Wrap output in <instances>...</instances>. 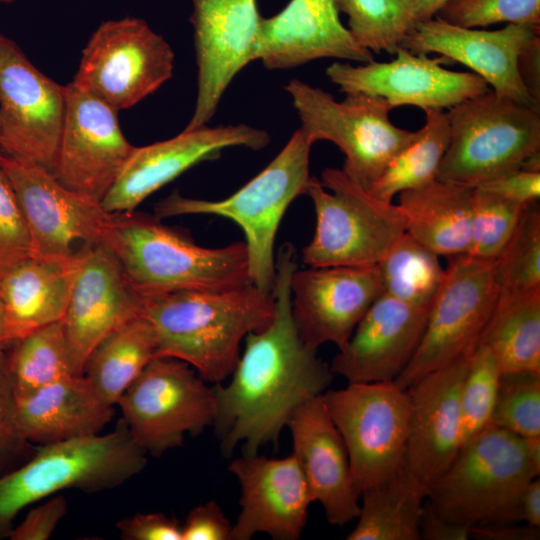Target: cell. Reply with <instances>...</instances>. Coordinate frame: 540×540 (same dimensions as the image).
<instances>
[{
  "label": "cell",
  "mask_w": 540,
  "mask_h": 540,
  "mask_svg": "<svg viewBox=\"0 0 540 540\" xmlns=\"http://www.w3.org/2000/svg\"><path fill=\"white\" fill-rule=\"evenodd\" d=\"M298 267L294 246L284 243L275 260V315L265 329L245 338V348L227 384H214L212 424L224 457L238 445L244 455L278 444L294 411L323 394L330 365L300 338L291 314L290 279Z\"/></svg>",
  "instance_id": "1"
},
{
  "label": "cell",
  "mask_w": 540,
  "mask_h": 540,
  "mask_svg": "<svg viewBox=\"0 0 540 540\" xmlns=\"http://www.w3.org/2000/svg\"><path fill=\"white\" fill-rule=\"evenodd\" d=\"M157 357L186 362L212 385L234 370L248 334L268 327L275 300L252 283L227 290H187L143 298Z\"/></svg>",
  "instance_id": "2"
},
{
  "label": "cell",
  "mask_w": 540,
  "mask_h": 540,
  "mask_svg": "<svg viewBox=\"0 0 540 540\" xmlns=\"http://www.w3.org/2000/svg\"><path fill=\"white\" fill-rule=\"evenodd\" d=\"M101 242L143 298L187 290H227L251 283L245 242L203 247L154 215L135 210L109 213Z\"/></svg>",
  "instance_id": "3"
},
{
  "label": "cell",
  "mask_w": 540,
  "mask_h": 540,
  "mask_svg": "<svg viewBox=\"0 0 540 540\" xmlns=\"http://www.w3.org/2000/svg\"><path fill=\"white\" fill-rule=\"evenodd\" d=\"M312 145L298 129L261 172L229 197L205 200L185 197L175 191L155 205L154 216L162 220L202 214L232 220L245 235L250 282L260 290L272 293L276 234L291 202L305 195L311 179Z\"/></svg>",
  "instance_id": "4"
},
{
  "label": "cell",
  "mask_w": 540,
  "mask_h": 540,
  "mask_svg": "<svg viewBox=\"0 0 540 540\" xmlns=\"http://www.w3.org/2000/svg\"><path fill=\"white\" fill-rule=\"evenodd\" d=\"M146 452L121 418L107 434L39 445L18 469L0 474V539L9 536L16 515L26 506L62 490L88 493L115 488L146 466Z\"/></svg>",
  "instance_id": "5"
},
{
  "label": "cell",
  "mask_w": 540,
  "mask_h": 540,
  "mask_svg": "<svg viewBox=\"0 0 540 540\" xmlns=\"http://www.w3.org/2000/svg\"><path fill=\"white\" fill-rule=\"evenodd\" d=\"M438 180L476 187L540 153V111L489 90L448 109Z\"/></svg>",
  "instance_id": "6"
},
{
  "label": "cell",
  "mask_w": 540,
  "mask_h": 540,
  "mask_svg": "<svg viewBox=\"0 0 540 540\" xmlns=\"http://www.w3.org/2000/svg\"><path fill=\"white\" fill-rule=\"evenodd\" d=\"M539 474L540 436L523 438L490 424L460 448L426 499L447 521L471 527Z\"/></svg>",
  "instance_id": "7"
},
{
  "label": "cell",
  "mask_w": 540,
  "mask_h": 540,
  "mask_svg": "<svg viewBox=\"0 0 540 540\" xmlns=\"http://www.w3.org/2000/svg\"><path fill=\"white\" fill-rule=\"evenodd\" d=\"M316 214L315 232L302 251L311 267L377 265L406 231L398 205L372 196L342 169L327 167L305 191Z\"/></svg>",
  "instance_id": "8"
},
{
  "label": "cell",
  "mask_w": 540,
  "mask_h": 540,
  "mask_svg": "<svg viewBox=\"0 0 540 540\" xmlns=\"http://www.w3.org/2000/svg\"><path fill=\"white\" fill-rule=\"evenodd\" d=\"M285 90L303 133L313 144L321 140L335 144L345 155L342 170L365 190L417 135L390 121L393 108L381 97L352 93L338 102L327 91L299 79L290 80Z\"/></svg>",
  "instance_id": "9"
},
{
  "label": "cell",
  "mask_w": 540,
  "mask_h": 540,
  "mask_svg": "<svg viewBox=\"0 0 540 540\" xmlns=\"http://www.w3.org/2000/svg\"><path fill=\"white\" fill-rule=\"evenodd\" d=\"M327 410L348 451L358 492L379 486L404 468L410 399L394 382L348 383L326 390Z\"/></svg>",
  "instance_id": "10"
},
{
  "label": "cell",
  "mask_w": 540,
  "mask_h": 540,
  "mask_svg": "<svg viewBox=\"0 0 540 540\" xmlns=\"http://www.w3.org/2000/svg\"><path fill=\"white\" fill-rule=\"evenodd\" d=\"M499 297L495 260L448 257L445 277L411 361L394 383L407 390L426 374L470 355Z\"/></svg>",
  "instance_id": "11"
},
{
  "label": "cell",
  "mask_w": 540,
  "mask_h": 540,
  "mask_svg": "<svg viewBox=\"0 0 540 540\" xmlns=\"http://www.w3.org/2000/svg\"><path fill=\"white\" fill-rule=\"evenodd\" d=\"M117 405L134 441L160 457L197 436L215 417L213 386L189 364L170 357L154 358L127 388Z\"/></svg>",
  "instance_id": "12"
},
{
  "label": "cell",
  "mask_w": 540,
  "mask_h": 540,
  "mask_svg": "<svg viewBox=\"0 0 540 540\" xmlns=\"http://www.w3.org/2000/svg\"><path fill=\"white\" fill-rule=\"evenodd\" d=\"M169 43L140 18L102 22L82 51L72 82L116 111L128 109L173 76Z\"/></svg>",
  "instance_id": "13"
},
{
  "label": "cell",
  "mask_w": 540,
  "mask_h": 540,
  "mask_svg": "<svg viewBox=\"0 0 540 540\" xmlns=\"http://www.w3.org/2000/svg\"><path fill=\"white\" fill-rule=\"evenodd\" d=\"M66 107V86L43 74L0 31L1 154L53 172Z\"/></svg>",
  "instance_id": "14"
},
{
  "label": "cell",
  "mask_w": 540,
  "mask_h": 540,
  "mask_svg": "<svg viewBox=\"0 0 540 540\" xmlns=\"http://www.w3.org/2000/svg\"><path fill=\"white\" fill-rule=\"evenodd\" d=\"M0 167L20 203L35 255L73 257L101 241L109 217L101 203L66 188L34 162L0 154Z\"/></svg>",
  "instance_id": "15"
},
{
  "label": "cell",
  "mask_w": 540,
  "mask_h": 540,
  "mask_svg": "<svg viewBox=\"0 0 540 540\" xmlns=\"http://www.w3.org/2000/svg\"><path fill=\"white\" fill-rule=\"evenodd\" d=\"M66 107L53 176L66 188L101 203L135 146L126 139L117 112L74 82Z\"/></svg>",
  "instance_id": "16"
},
{
  "label": "cell",
  "mask_w": 540,
  "mask_h": 540,
  "mask_svg": "<svg viewBox=\"0 0 540 540\" xmlns=\"http://www.w3.org/2000/svg\"><path fill=\"white\" fill-rule=\"evenodd\" d=\"M389 62L352 66L334 62L326 75L345 94L363 93L385 99L394 109L412 105L423 111L450 109L491 88L479 75L445 68L446 57L416 54L400 46Z\"/></svg>",
  "instance_id": "17"
},
{
  "label": "cell",
  "mask_w": 540,
  "mask_h": 540,
  "mask_svg": "<svg viewBox=\"0 0 540 540\" xmlns=\"http://www.w3.org/2000/svg\"><path fill=\"white\" fill-rule=\"evenodd\" d=\"M197 96L186 130L206 125L235 76L256 60L257 0H192Z\"/></svg>",
  "instance_id": "18"
},
{
  "label": "cell",
  "mask_w": 540,
  "mask_h": 540,
  "mask_svg": "<svg viewBox=\"0 0 540 540\" xmlns=\"http://www.w3.org/2000/svg\"><path fill=\"white\" fill-rule=\"evenodd\" d=\"M270 135L246 124L207 125L147 146L134 147L113 186L101 202L108 213L133 211L148 196L189 168L220 156L230 147L260 150Z\"/></svg>",
  "instance_id": "19"
},
{
  "label": "cell",
  "mask_w": 540,
  "mask_h": 540,
  "mask_svg": "<svg viewBox=\"0 0 540 540\" xmlns=\"http://www.w3.org/2000/svg\"><path fill=\"white\" fill-rule=\"evenodd\" d=\"M383 293L378 265L311 267L293 271L291 314L302 341L317 350L343 347Z\"/></svg>",
  "instance_id": "20"
},
{
  "label": "cell",
  "mask_w": 540,
  "mask_h": 540,
  "mask_svg": "<svg viewBox=\"0 0 540 540\" xmlns=\"http://www.w3.org/2000/svg\"><path fill=\"white\" fill-rule=\"evenodd\" d=\"M540 27L507 24L498 30L466 28L433 17L414 24L401 46L416 54L438 53L482 77L499 96L540 111L519 72L522 51L539 36Z\"/></svg>",
  "instance_id": "21"
},
{
  "label": "cell",
  "mask_w": 540,
  "mask_h": 540,
  "mask_svg": "<svg viewBox=\"0 0 540 540\" xmlns=\"http://www.w3.org/2000/svg\"><path fill=\"white\" fill-rule=\"evenodd\" d=\"M142 312L143 297L111 250L101 241L86 248L63 318L74 375H82L89 354L103 338Z\"/></svg>",
  "instance_id": "22"
},
{
  "label": "cell",
  "mask_w": 540,
  "mask_h": 540,
  "mask_svg": "<svg viewBox=\"0 0 540 540\" xmlns=\"http://www.w3.org/2000/svg\"><path fill=\"white\" fill-rule=\"evenodd\" d=\"M470 355L426 374L407 389L410 412L403 471L426 493L461 448L459 397Z\"/></svg>",
  "instance_id": "23"
},
{
  "label": "cell",
  "mask_w": 540,
  "mask_h": 540,
  "mask_svg": "<svg viewBox=\"0 0 540 540\" xmlns=\"http://www.w3.org/2000/svg\"><path fill=\"white\" fill-rule=\"evenodd\" d=\"M240 488V513L231 540H250L265 533L275 540H297L313 503L293 454L283 458L244 455L230 462Z\"/></svg>",
  "instance_id": "24"
},
{
  "label": "cell",
  "mask_w": 540,
  "mask_h": 540,
  "mask_svg": "<svg viewBox=\"0 0 540 540\" xmlns=\"http://www.w3.org/2000/svg\"><path fill=\"white\" fill-rule=\"evenodd\" d=\"M429 310L382 293L338 349L332 372L348 383L394 382L418 348Z\"/></svg>",
  "instance_id": "25"
},
{
  "label": "cell",
  "mask_w": 540,
  "mask_h": 540,
  "mask_svg": "<svg viewBox=\"0 0 540 540\" xmlns=\"http://www.w3.org/2000/svg\"><path fill=\"white\" fill-rule=\"evenodd\" d=\"M287 427L292 437V454L313 503L321 504L327 522L342 527L356 520L360 493L353 479L347 448L330 417L323 394L301 404Z\"/></svg>",
  "instance_id": "26"
},
{
  "label": "cell",
  "mask_w": 540,
  "mask_h": 540,
  "mask_svg": "<svg viewBox=\"0 0 540 540\" xmlns=\"http://www.w3.org/2000/svg\"><path fill=\"white\" fill-rule=\"evenodd\" d=\"M339 12L335 0H290L276 15L261 19L256 60L269 70L295 68L321 58L373 61V53L341 23Z\"/></svg>",
  "instance_id": "27"
},
{
  "label": "cell",
  "mask_w": 540,
  "mask_h": 540,
  "mask_svg": "<svg viewBox=\"0 0 540 540\" xmlns=\"http://www.w3.org/2000/svg\"><path fill=\"white\" fill-rule=\"evenodd\" d=\"M83 251L67 258L32 255L0 269L9 344L64 318Z\"/></svg>",
  "instance_id": "28"
},
{
  "label": "cell",
  "mask_w": 540,
  "mask_h": 540,
  "mask_svg": "<svg viewBox=\"0 0 540 540\" xmlns=\"http://www.w3.org/2000/svg\"><path fill=\"white\" fill-rule=\"evenodd\" d=\"M113 413L83 375H72L17 399L16 420L27 443L43 445L99 434Z\"/></svg>",
  "instance_id": "29"
},
{
  "label": "cell",
  "mask_w": 540,
  "mask_h": 540,
  "mask_svg": "<svg viewBox=\"0 0 540 540\" xmlns=\"http://www.w3.org/2000/svg\"><path fill=\"white\" fill-rule=\"evenodd\" d=\"M473 188L436 179L399 193L397 205L404 216L406 232L438 256L467 254Z\"/></svg>",
  "instance_id": "30"
},
{
  "label": "cell",
  "mask_w": 540,
  "mask_h": 540,
  "mask_svg": "<svg viewBox=\"0 0 540 540\" xmlns=\"http://www.w3.org/2000/svg\"><path fill=\"white\" fill-rule=\"evenodd\" d=\"M477 345L492 353L502 374H540V288L499 294Z\"/></svg>",
  "instance_id": "31"
},
{
  "label": "cell",
  "mask_w": 540,
  "mask_h": 540,
  "mask_svg": "<svg viewBox=\"0 0 540 540\" xmlns=\"http://www.w3.org/2000/svg\"><path fill=\"white\" fill-rule=\"evenodd\" d=\"M156 357L153 328L141 315L112 331L94 347L82 375L107 403L114 406Z\"/></svg>",
  "instance_id": "32"
},
{
  "label": "cell",
  "mask_w": 540,
  "mask_h": 540,
  "mask_svg": "<svg viewBox=\"0 0 540 540\" xmlns=\"http://www.w3.org/2000/svg\"><path fill=\"white\" fill-rule=\"evenodd\" d=\"M426 491L401 471L360 494L357 523L347 540H421Z\"/></svg>",
  "instance_id": "33"
},
{
  "label": "cell",
  "mask_w": 540,
  "mask_h": 540,
  "mask_svg": "<svg viewBox=\"0 0 540 540\" xmlns=\"http://www.w3.org/2000/svg\"><path fill=\"white\" fill-rule=\"evenodd\" d=\"M425 124L415 138L387 164L367 191L375 198L392 202L399 193L427 185L437 179L449 143V119L444 110H425Z\"/></svg>",
  "instance_id": "34"
},
{
  "label": "cell",
  "mask_w": 540,
  "mask_h": 540,
  "mask_svg": "<svg viewBox=\"0 0 540 540\" xmlns=\"http://www.w3.org/2000/svg\"><path fill=\"white\" fill-rule=\"evenodd\" d=\"M439 257L405 231L377 264L383 293L430 308L445 277Z\"/></svg>",
  "instance_id": "35"
},
{
  "label": "cell",
  "mask_w": 540,
  "mask_h": 540,
  "mask_svg": "<svg viewBox=\"0 0 540 540\" xmlns=\"http://www.w3.org/2000/svg\"><path fill=\"white\" fill-rule=\"evenodd\" d=\"M6 352L17 399L74 375L66 344L63 319L11 342Z\"/></svg>",
  "instance_id": "36"
},
{
  "label": "cell",
  "mask_w": 540,
  "mask_h": 540,
  "mask_svg": "<svg viewBox=\"0 0 540 540\" xmlns=\"http://www.w3.org/2000/svg\"><path fill=\"white\" fill-rule=\"evenodd\" d=\"M363 48L394 55L415 24L419 0H335Z\"/></svg>",
  "instance_id": "37"
},
{
  "label": "cell",
  "mask_w": 540,
  "mask_h": 540,
  "mask_svg": "<svg viewBox=\"0 0 540 540\" xmlns=\"http://www.w3.org/2000/svg\"><path fill=\"white\" fill-rule=\"evenodd\" d=\"M499 294L540 288V207L526 206L510 239L495 259Z\"/></svg>",
  "instance_id": "38"
},
{
  "label": "cell",
  "mask_w": 540,
  "mask_h": 540,
  "mask_svg": "<svg viewBox=\"0 0 540 540\" xmlns=\"http://www.w3.org/2000/svg\"><path fill=\"white\" fill-rule=\"evenodd\" d=\"M501 375L492 353L477 345L470 355L460 389L461 447L490 425Z\"/></svg>",
  "instance_id": "39"
},
{
  "label": "cell",
  "mask_w": 540,
  "mask_h": 540,
  "mask_svg": "<svg viewBox=\"0 0 540 540\" xmlns=\"http://www.w3.org/2000/svg\"><path fill=\"white\" fill-rule=\"evenodd\" d=\"M526 206L474 187L471 240L467 254L495 260L510 239Z\"/></svg>",
  "instance_id": "40"
},
{
  "label": "cell",
  "mask_w": 540,
  "mask_h": 540,
  "mask_svg": "<svg viewBox=\"0 0 540 540\" xmlns=\"http://www.w3.org/2000/svg\"><path fill=\"white\" fill-rule=\"evenodd\" d=\"M490 424L523 438L539 437L540 374H502Z\"/></svg>",
  "instance_id": "41"
},
{
  "label": "cell",
  "mask_w": 540,
  "mask_h": 540,
  "mask_svg": "<svg viewBox=\"0 0 540 540\" xmlns=\"http://www.w3.org/2000/svg\"><path fill=\"white\" fill-rule=\"evenodd\" d=\"M434 17L466 28L498 23L540 27V0H449Z\"/></svg>",
  "instance_id": "42"
},
{
  "label": "cell",
  "mask_w": 540,
  "mask_h": 540,
  "mask_svg": "<svg viewBox=\"0 0 540 540\" xmlns=\"http://www.w3.org/2000/svg\"><path fill=\"white\" fill-rule=\"evenodd\" d=\"M35 255L32 237L16 193L0 167V269Z\"/></svg>",
  "instance_id": "43"
},
{
  "label": "cell",
  "mask_w": 540,
  "mask_h": 540,
  "mask_svg": "<svg viewBox=\"0 0 540 540\" xmlns=\"http://www.w3.org/2000/svg\"><path fill=\"white\" fill-rule=\"evenodd\" d=\"M17 398L10 378L5 348H0V463L27 444L16 420Z\"/></svg>",
  "instance_id": "44"
},
{
  "label": "cell",
  "mask_w": 540,
  "mask_h": 540,
  "mask_svg": "<svg viewBox=\"0 0 540 540\" xmlns=\"http://www.w3.org/2000/svg\"><path fill=\"white\" fill-rule=\"evenodd\" d=\"M233 524L210 500L191 509L181 524L182 540H231Z\"/></svg>",
  "instance_id": "45"
},
{
  "label": "cell",
  "mask_w": 540,
  "mask_h": 540,
  "mask_svg": "<svg viewBox=\"0 0 540 540\" xmlns=\"http://www.w3.org/2000/svg\"><path fill=\"white\" fill-rule=\"evenodd\" d=\"M123 540H182L181 524L161 512L137 513L116 523Z\"/></svg>",
  "instance_id": "46"
},
{
  "label": "cell",
  "mask_w": 540,
  "mask_h": 540,
  "mask_svg": "<svg viewBox=\"0 0 540 540\" xmlns=\"http://www.w3.org/2000/svg\"><path fill=\"white\" fill-rule=\"evenodd\" d=\"M66 513V499L56 494L30 510L24 520L11 529L8 537L11 540H47Z\"/></svg>",
  "instance_id": "47"
},
{
  "label": "cell",
  "mask_w": 540,
  "mask_h": 540,
  "mask_svg": "<svg viewBox=\"0 0 540 540\" xmlns=\"http://www.w3.org/2000/svg\"><path fill=\"white\" fill-rule=\"evenodd\" d=\"M486 523H524L540 527V480L534 478L520 487Z\"/></svg>",
  "instance_id": "48"
},
{
  "label": "cell",
  "mask_w": 540,
  "mask_h": 540,
  "mask_svg": "<svg viewBox=\"0 0 540 540\" xmlns=\"http://www.w3.org/2000/svg\"><path fill=\"white\" fill-rule=\"evenodd\" d=\"M476 187L483 188L513 202L529 205L540 197V172L519 169Z\"/></svg>",
  "instance_id": "49"
},
{
  "label": "cell",
  "mask_w": 540,
  "mask_h": 540,
  "mask_svg": "<svg viewBox=\"0 0 540 540\" xmlns=\"http://www.w3.org/2000/svg\"><path fill=\"white\" fill-rule=\"evenodd\" d=\"M470 527L447 521L438 514L426 499L421 521L420 538L424 540H467L470 538Z\"/></svg>",
  "instance_id": "50"
},
{
  "label": "cell",
  "mask_w": 540,
  "mask_h": 540,
  "mask_svg": "<svg viewBox=\"0 0 540 540\" xmlns=\"http://www.w3.org/2000/svg\"><path fill=\"white\" fill-rule=\"evenodd\" d=\"M470 538L480 540H539L540 527L517 523H486L469 528Z\"/></svg>",
  "instance_id": "51"
},
{
  "label": "cell",
  "mask_w": 540,
  "mask_h": 540,
  "mask_svg": "<svg viewBox=\"0 0 540 540\" xmlns=\"http://www.w3.org/2000/svg\"><path fill=\"white\" fill-rule=\"evenodd\" d=\"M518 72L530 97L540 107V37H536L520 54Z\"/></svg>",
  "instance_id": "52"
},
{
  "label": "cell",
  "mask_w": 540,
  "mask_h": 540,
  "mask_svg": "<svg viewBox=\"0 0 540 540\" xmlns=\"http://www.w3.org/2000/svg\"><path fill=\"white\" fill-rule=\"evenodd\" d=\"M449 0H419L415 23L433 18L439 9Z\"/></svg>",
  "instance_id": "53"
},
{
  "label": "cell",
  "mask_w": 540,
  "mask_h": 540,
  "mask_svg": "<svg viewBox=\"0 0 540 540\" xmlns=\"http://www.w3.org/2000/svg\"><path fill=\"white\" fill-rule=\"evenodd\" d=\"M9 345L7 336L6 320L3 304L0 298V348H5Z\"/></svg>",
  "instance_id": "54"
},
{
  "label": "cell",
  "mask_w": 540,
  "mask_h": 540,
  "mask_svg": "<svg viewBox=\"0 0 540 540\" xmlns=\"http://www.w3.org/2000/svg\"><path fill=\"white\" fill-rule=\"evenodd\" d=\"M17 0H0V2H3V3H13Z\"/></svg>",
  "instance_id": "55"
},
{
  "label": "cell",
  "mask_w": 540,
  "mask_h": 540,
  "mask_svg": "<svg viewBox=\"0 0 540 540\" xmlns=\"http://www.w3.org/2000/svg\"><path fill=\"white\" fill-rule=\"evenodd\" d=\"M0 154H1V146H0Z\"/></svg>",
  "instance_id": "56"
}]
</instances>
